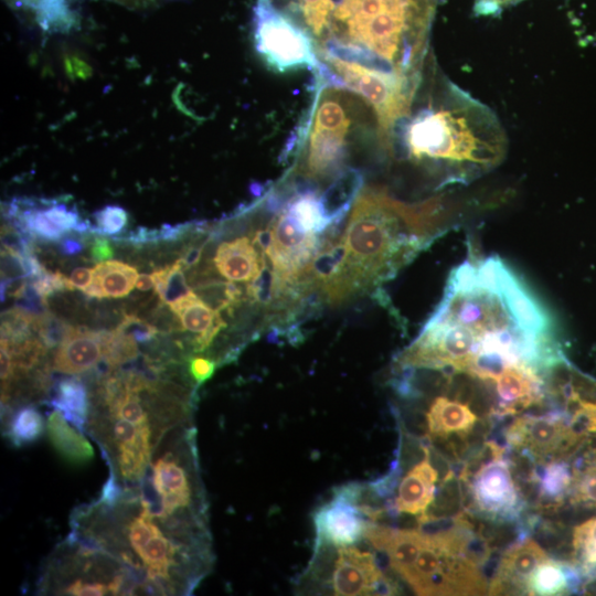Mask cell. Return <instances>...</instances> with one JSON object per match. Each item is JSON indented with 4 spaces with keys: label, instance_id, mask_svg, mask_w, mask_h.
I'll return each instance as SVG.
<instances>
[{
    "label": "cell",
    "instance_id": "7c38bea8",
    "mask_svg": "<svg viewBox=\"0 0 596 596\" xmlns=\"http://www.w3.org/2000/svg\"><path fill=\"white\" fill-rule=\"evenodd\" d=\"M329 579L333 594L341 596L390 595L396 590L375 556L353 545L336 547Z\"/></svg>",
    "mask_w": 596,
    "mask_h": 596
},
{
    "label": "cell",
    "instance_id": "44dd1931",
    "mask_svg": "<svg viewBox=\"0 0 596 596\" xmlns=\"http://www.w3.org/2000/svg\"><path fill=\"white\" fill-rule=\"evenodd\" d=\"M50 404L58 409L77 429L81 432L86 429L91 401L79 377L72 376L60 380Z\"/></svg>",
    "mask_w": 596,
    "mask_h": 596
},
{
    "label": "cell",
    "instance_id": "8992f818",
    "mask_svg": "<svg viewBox=\"0 0 596 596\" xmlns=\"http://www.w3.org/2000/svg\"><path fill=\"white\" fill-rule=\"evenodd\" d=\"M476 543L472 529L464 520L426 532L424 545L404 581L417 595L486 594V556L476 550Z\"/></svg>",
    "mask_w": 596,
    "mask_h": 596
},
{
    "label": "cell",
    "instance_id": "7a4b0ae2",
    "mask_svg": "<svg viewBox=\"0 0 596 596\" xmlns=\"http://www.w3.org/2000/svg\"><path fill=\"white\" fill-rule=\"evenodd\" d=\"M380 145L435 188L468 184L498 167L507 152L494 113L441 74L432 54L408 110Z\"/></svg>",
    "mask_w": 596,
    "mask_h": 596
},
{
    "label": "cell",
    "instance_id": "6da1fadb",
    "mask_svg": "<svg viewBox=\"0 0 596 596\" xmlns=\"http://www.w3.org/2000/svg\"><path fill=\"white\" fill-rule=\"evenodd\" d=\"M423 327L466 364L460 375L489 386L510 366L551 376L566 361L553 316L497 255L469 254L456 266Z\"/></svg>",
    "mask_w": 596,
    "mask_h": 596
},
{
    "label": "cell",
    "instance_id": "3957f363",
    "mask_svg": "<svg viewBox=\"0 0 596 596\" xmlns=\"http://www.w3.org/2000/svg\"><path fill=\"white\" fill-rule=\"evenodd\" d=\"M313 40L318 58L402 82L422 73L438 0H267Z\"/></svg>",
    "mask_w": 596,
    "mask_h": 596
},
{
    "label": "cell",
    "instance_id": "83f0119b",
    "mask_svg": "<svg viewBox=\"0 0 596 596\" xmlns=\"http://www.w3.org/2000/svg\"><path fill=\"white\" fill-rule=\"evenodd\" d=\"M94 215L96 225L92 226L91 232L103 236L118 235L126 227L128 221L127 212L117 205H107Z\"/></svg>",
    "mask_w": 596,
    "mask_h": 596
},
{
    "label": "cell",
    "instance_id": "d6a6232c",
    "mask_svg": "<svg viewBox=\"0 0 596 596\" xmlns=\"http://www.w3.org/2000/svg\"><path fill=\"white\" fill-rule=\"evenodd\" d=\"M219 362L207 355H192L189 358L188 369L190 376L200 385L212 377Z\"/></svg>",
    "mask_w": 596,
    "mask_h": 596
},
{
    "label": "cell",
    "instance_id": "e575fe53",
    "mask_svg": "<svg viewBox=\"0 0 596 596\" xmlns=\"http://www.w3.org/2000/svg\"><path fill=\"white\" fill-rule=\"evenodd\" d=\"M113 254L114 251L109 242L103 237V235H96L91 246V255L93 259L100 263L111 258Z\"/></svg>",
    "mask_w": 596,
    "mask_h": 596
},
{
    "label": "cell",
    "instance_id": "9c48e42d",
    "mask_svg": "<svg viewBox=\"0 0 596 596\" xmlns=\"http://www.w3.org/2000/svg\"><path fill=\"white\" fill-rule=\"evenodd\" d=\"M255 42L267 63L280 72L321 67L310 35L267 0H258L255 9Z\"/></svg>",
    "mask_w": 596,
    "mask_h": 596
},
{
    "label": "cell",
    "instance_id": "2e32d148",
    "mask_svg": "<svg viewBox=\"0 0 596 596\" xmlns=\"http://www.w3.org/2000/svg\"><path fill=\"white\" fill-rule=\"evenodd\" d=\"M170 308L179 318L182 330L193 334L190 340L193 353L205 352L227 327L223 316L209 307L193 290Z\"/></svg>",
    "mask_w": 596,
    "mask_h": 596
},
{
    "label": "cell",
    "instance_id": "30bf717a",
    "mask_svg": "<svg viewBox=\"0 0 596 596\" xmlns=\"http://www.w3.org/2000/svg\"><path fill=\"white\" fill-rule=\"evenodd\" d=\"M363 487L348 483L333 489L332 498L313 513L315 547H339L364 538L369 522V504L361 502Z\"/></svg>",
    "mask_w": 596,
    "mask_h": 596
},
{
    "label": "cell",
    "instance_id": "4fadbf2b",
    "mask_svg": "<svg viewBox=\"0 0 596 596\" xmlns=\"http://www.w3.org/2000/svg\"><path fill=\"white\" fill-rule=\"evenodd\" d=\"M547 557L546 552L533 539L518 541L502 554L489 583L488 594H525L532 574Z\"/></svg>",
    "mask_w": 596,
    "mask_h": 596
},
{
    "label": "cell",
    "instance_id": "5bb4252c",
    "mask_svg": "<svg viewBox=\"0 0 596 596\" xmlns=\"http://www.w3.org/2000/svg\"><path fill=\"white\" fill-rule=\"evenodd\" d=\"M556 383L552 376L550 390L565 404L572 424L582 426L585 433H596V380L573 369L567 360L556 370Z\"/></svg>",
    "mask_w": 596,
    "mask_h": 596
},
{
    "label": "cell",
    "instance_id": "ba28073f",
    "mask_svg": "<svg viewBox=\"0 0 596 596\" xmlns=\"http://www.w3.org/2000/svg\"><path fill=\"white\" fill-rule=\"evenodd\" d=\"M504 438L514 450L542 465L572 456L586 441L587 433L577 429L567 414L554 412L515 417Z\"/></svg>",
    "mask_w": 596,
    "mask_h": 596
},
{
    "label": "cell",
    "instance_id": "1f68e13d",
    "mask_svg": "<svg viewBox=\"0 0 596 596\" xmlns=\"http://www.w3.org/2000/svg\"><path fill=\"white\" fill-rule=\"evenodd\" d=\"M28 278L23 256L7 248L1 249V280L15 281Z\"/></svg>",
    "mask_w": 596,
    "mask_h": 596
},
{
    "label": "cell",
    "instance_id": "52a82bcc",
    "mask_svg": "<svg viewBox=\"0 0 596 596\" xmlns=\"http://www.w3.org/2000/svg\"><path fill=\"white\" fill-rule=\"evenodd\" d=\"M350 93L334 85L319 92L295 175L319 187L348 169L352 137L362 125V98Z\"/></svg>",
    "mask_w": 596,
    "mask_h": 596
},
{
    "label": "cell",
    "instance_id": "277c9868",
    "mask_svg": "<svg viewBox=\"0 0 596 596\" xmlns=\"http://www.w3.org/2000/svg\"><path fill=\"white\" fill-rule=\"evenodd\" d=\"M439 198L406 203L368 187L332 244L321 294L336 306L391 280L447 228Z\"/></svg>",
    "mask_w": 596,
    "mask_h": 596
},
{
    "label": "cell",
    "instance_id": "d6986e66",
    "mask_svg": "<svg viewBox=\"0 0 596 596\" xmlns=\"http://www.w3.org/2000/svg\"><path fill=\"white\" fill-rule=\"evenodd\" d=\"M46 430L52 446L66 462L81 466L94 457L93 446L83 432L72 426L58 409L50 413Z\"/></svg>",
    "mask_w": 596,
    "mask_h": 596
},
{
    "label": "cell",
    "instance_id": "e0dca14e",
    "mask_svg": "<svg viewBox=\"0 0 596 596\" xmlns=\"http://www.w3.org/2000/svg\"><path fill=\"white\" fill-rule=\"evenodd\" d=\"M102 359L99 331L70 326L64 339L57 345L53 369L71 375L82 374L95 369Z\"/></svg>",
    "mask_w": 596,
    "mask_h": 596
},
{
    "label": "cell",
    "instance_id": "7402d4cb",
    "mask_svg": "<svg viewBox=\"0 0 596 596\" xmlns=\"http://www.w3.org/2000/svg\"><path fill=\"white\" fill-rule=\"evenodd\" d=\"M570 500L583 508H596V446L587 449L572 468Z\"/></svg>",
    "mask_w": 596,
    "mask_h": 596
},
{
    "label": "cell",
    "instance_id": "8fae6325",
    "mask_svg": "<svg viewBox=\"0 0 596 596\" xmlns=\"http://www.w3.org/2000/svg\"><path fill=\"white\" fill-rule=\"evenodd\" d=\"M491 459L471 475L465 476L476 509L490 519L511 520L521 510V498L509 460L496 443L487 444Z\"/></svg>",
    "mask_w": 596,
    "mask_h": 596
},
{
    "label": "cell",
    "instance_id": "836d02e7",
    "mask_svg": "<svg viewBox=\"0 0 596 596\" xmlns=\"http://www.w3.org/2000/svg\"><path fill=\"white\" fill-rule=\"evenodd\" d=\"M94 268L76 267L70 275L68 283L71 290L78 289L85 291L93 283Z\"/></svg>",
    "mask_w": 596,
    "mask_h": 596
},
{
    "label": "cell",
    "instance_id": "ffe728a7",
    "mask_svg": "<svg viewBox=\"0 0 596 596\" xmlns=\"http://www.w3.org/2000/svg\"><path fill=\"white\" fill-rule=\"evenodd\" d=\"M137 269L118 260H104L94 267L91 286L84 291L91 298H121L135 287Z\"/></svg>",
    "mask_w": 596,
    "mask_h": 596
},
{
    "label": "cell",
    "instance_id": "f1b7e54d",
    "mask_svg": "<svg viewBox=\"0 0 596 596\" xmlns=\"http://www.w3.org/2000/svg\"><path fill=\"white\" fill-rule=\"evenodd\" d=\"M116 329L132 337L138 343L152 340L158 332L155 326L135 315H126Z\"/></svg>",
    "mask_w": 596,
    "mask_h": 596
},
{
    "label": "cell",
    "instance_id": "f546056e",
    "mask_svg": "<svg viewBox=\"0 0 596 596\" xmlns=\"http://www.w3.org/2000/svg\"><path fill=\"white\" fill-rule=\"evenodd\" d=\"M31 284L44 299L54 292L71 290L68 278L60 272L51 273L44 269L39 276L31 279Z\"/></svg>",
    "mask_w": 596,
    "mask_h": 596
},
{
    "label": "cell",
    "instance_id": "4dcf8cb0",
    "mask_svg": "<svg viewBox=\"0 0 596 596\" xmlns=\"http://www.w3.org/2000/svg\"><path fill=\"white\" fill-rule=\"evenodd\" d=\"M2 247L21 256H28L32 253L31 237L20 232L12 224L4 225L1 228Z\"/></svg>",
    "mask_w": 596,
    "mask_h": 596
},
{
    "label": "cell",
    "instance_id": "ac0fdd59",
    "mask_svg": "<svg viewBox=\"0 0 596 596\" xmlns=\"http://www.w3.org/2000/svg\"><path fill=\"white\" fill-rule=\"evenodd\" d=\"M427 435L432 439L467 437L478 422L470 405L459 397L440 394L434 397L425 414Z\"/></svg>",
    "mask_w": 596,
    "mask_h": 596
},
{
    "label": "cell",
    "instance_id": "d4e9b609",
    "mask_svg": "<svg viewBox=\"0 0 596 596\" xmlns=\"http://www.w3.org/2000/svg\"><path fill=\"white\" fill-rule=\"evenodd\" d=\"M44 432V422L35 406L26 405L18 408L7 424V436L17 447L31 444Z\"/></svg>",
    "mask_w": 596,
    "mask_h": 596
},
{
    "label": "cell",
    "instance_id": "603a6c76",
    "mask_svg": "<svg viewBox=\"0 0 596 596\" xmlns=\"http://www.w3.org/2000/svg\"><path fill=\"white\" fill-rule=\"evenodd\" d=\"M571 578L564 563L547 557L529 579L525 595H563L570 589Z\"/></svg>",
    "mask_w": 596,
    "mask_h": 596
},
{
    "label": "cell",
    "instance_id": "74e56055",
    "mask_svg": "<svg viewBox=\"0 0 596 596\" xmlns=\"http://www.w3.org/2000/svg\"><path fill=\"white\" fill-rule=\"evenodd\" d=\"M136 289L147 291L155 287L152 275L139 274L135 284Z\"/></svg>",
    "mask_w": 596,
    "mask_h": 596
},
{
    "label": "cell",
    "instance_id": "484cf974",
    "mask_svg": "<svg viewBox=\"0 0 596 596\" xmlns=\"http://www.w3.org/2000/svg\"><path fill=\"white\" fill-rule=\"evenodd\" d=\"M184 267L180 259L172 265L155 269L151 274L155 290L161 301L171 306L192 291L184 276Z\"/></svg>",
    "mask_w": 596,
    "mask_h": 596
},
{
    "label": "cell",
    "instance_id": "4316f807",
    "mask_svg": "<svg viewBox=\"0 0 596 596\" xmlns=\"http://www.w3.org/2000/svg\"><path fill=\"white\" fill-rule=\"evenodd\" d=\"M572 546L576 566L585 574L596 571V517L574 528Z\"/></svg>",
    "mask_w": 596,
    "mask_h": 596
},
{
    "label": "cell",
    "instance_id": "5b68a950",
    "mask_svg": "<svg viewBox=\"0 0 596 596\" xmlns=\"http://www.w3.org/2000/svg\"><path fill=\"white\" fill-rule=\"evenodd\" d=\"M194 432L184 429L178 443L150 461L137 491L157 521L187 536L207 534Z\"/></svg>",
    "mask_w": 596,
    "mask_h": 596
},
{
    "label": "cell",
    "instance_id": "9a60e30c",
    "mask_svg": "<svg viewBox=\"0 0 596 596\" xmlns=\"http://www.w3.org/2000/svg\"><path fill=\"white\" fill-rule=\"evenodd\" d=\"M424 457L401 479L394 499V509L398 513L417 517L422 523L428 522L427 510L435 498L438 471L433 466L430 453L423 447Z\"/></svg>",
    "mask_w": 596,
    "mask_h": 596
},
{
    "label": "cell",
    "instance_id": "8d00e7d4",
    "mask_svg": "<svg viewBox=\"0 0 596 596\" xmlns=\"http://www.w3.org/2000/svg\"><path fill=\"white\" fill-rule=\"evenodd\" d=\"M84 249V243L75 237H63L60 244V251L64 255H77Z\"/></svg>",
    "mask_w": 596,
    "mask_h": 596
},
{
    "label": "cell",
    "instance_id": "cb8c5ba5",
    "mask_svg": "<svg viewBox=\"0 0 596 596\" xmlns=\"http://www.w3.org/2000/svg\"><path fill=\"white\" fill-rule=\"evenodd\" d=\"M542 473L538 475L540 500L544 503L555 505L564 500L570 493L572 483V468L564 459L546 461Z\"/></svg>",
    "mask_w": 596,
    "mask_h": 596
},
{
    "label": "cell",
    "instance_id": "d590c367",
    "mask_svg": "<svg viewBox=\"0 0 596 596\" xmlns=\"http://www.w3.org/2000/svg\"><path fill=\"white\" fill-rule=\"evenodd\" d=\"M519 1L522 0H475V11L481 14H494Z\"/></svg>",
    "mask_w": 596,
    "mask_h": 596
}]
</instances>
